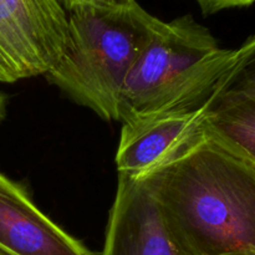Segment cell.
<instances>
[{"label": "cell", "mask_w": 255, "mask_h": 255, "mask_svg": "<svg viewBox=\"0 0 255 255\" xmlns=\"http://www.w3.org/2000/svg\"><path fill=\"white\" fill-rule=\"evenodd\" d=\"M66 12V46L45 77L105 121H120L125 81L162 20L137 1L122 7L79 5Z\"/></svg>", "instance_id": "7a4b0ae2"}, {"label": "cell", "mask_w": 255, "mask_h": 255, "mask_svg": "<svg viewBox=\"0 0 255 255\" xmlns=\"http://www.w3.org/2000/svg\"><path fill=\"white\" fill-rule=\"evenodd\" d=\"M101 255H188L142 179L120 176Z\"/></svg>", "instance_id": "8992f818"}, {"label": "cell", "mask_w": 255, "mask_h": 255, "mask_svg": "<svg viewBox=\"0 0 255 255\" xmlns=\"http://www.w3.org/2000/svg\"><path fill=\"white\" fill-rule=\"evenodd\" d=\"M206 131L255 167V99L206 106Z\"/></svg>", "instance_id": "ba28073f"}, {"label": "cell", "mask_w": 255, "mask_h": 255, "mask_svg": "<svg viewBox=\"0 0 255 255\" xmlns=\"http://www.w3.org/2000/svg\"><path fill=\"white\" fill-rule=\"evenodd\" d=\"M204 133V106L124 122L116 153L117 172L120 176L142 178L178 158Z\"/></svg>", "instance_id": "5b68a950"}, {"label": "cell", "mask_w": 255, "mask_h": 255, "mask_svg": "<svg viewBox=\"0 0 255 255\" xmlns=\"http://www.w3.org/2000/svg\"><path fill=\"white\" fill-rule=\"evenodd\" d=\"M233 56L192 15L162 21L125 81L120 121L203 107Z\"/></svg>", "instance_id": "3957f363"}, {"label": "cell", "mask_w": 255, "mask_h": 255, "mask_svg": "<svg viewBox=\"0 0 255 255\" xmlns=\"http://www.w3.org/2000/svg\"><path fill=\"white\" fill-rule=\"evenodd\" d=\"M5 116V95L0 92V121L4 119Z\"/></svg>", "instance_id": "7c38bea8"}, {"label": "cell", "mask_w": 255, "mask_h": 255, "mask_svg": "<svg viewBox=\"0 0 255 255\" xmlns=\"http://www.w3.org/2000/svg\"><path fill=\"white\" fill-rule=\"evenodd\" d=\"M0 255H96L45 216L0 172Z\"/></svg>", "instance_id": "52a82bcc"}, {"label": "cell", "mask_w": 255, "mask_h": 255, "mask_svg": "<svg viewBox=\"0 0 255 255\" xmlns=\"http://www.w3.org/2000/svg\"><path fill=\"white\" fill-rule=\"evenodd\" d=\"M242 99H255V34L234 50L232 64L218 81L206 106Z\"/></svg>", "instance_id": "9c48e42d"}, {"label": "cell", "mask_w": 255, "mask_h": 255, "mask_svg": "<svg viewBox=\"0 0 255 255\" xmlns=\"http://www.w3.org/2000/svg\"><path fill=\"white\" fill-rule=\"evenodd\" d=\"M239 255H255V254H239Z\"/></svg>", "instance_id": "4fadbf2b"}, {"label": "cell", "mask_w": 255, "mask_h": 255, "mask_svg": "<svg viewBox=\"0 0 255 255\" xmlns=\"http://www.w3.org/2000/svg\"><path fill=\"white\" fill-rule=\"evenodd\" d=\"M138 179L188 255L255 254V167L217 137Z\"/></svg>", "instance_id": "6da1fadb"}, {"label": "cell", "mask_w": 255, "mask_h": 255, "mask_svg": "<svg viewBox=\"0 0 255 255\" xmlns=\"http://www.w3.org/2000/svg\"><path fill=\"white\" fill-rule=\"evenodd\" d=\"M65 10H69L79 5H92L104 7H122L134 4L136 0H59Z\"/></svg>", "instance_id": "8fae6325"}, {"label": "cell", "mask_w": 255, "mask_h": 255, "mask_svg": "<svg viewBox=\"0 0 255 255\" xmlns=\"http://www.w3.org/2000/svg\"><path fill=\"white\" fill-rule=\"evenodd\" d=\"M67 34L59 0H0V82L46 75L64 54Z\"/></svg>", "instance_id": "277c9868"}, {"label": "cell", "mask_w": 255, "mask_h": 255, "mask_svg": "<svg viewBox=\"0 0 255 255\" xmlns=\"http://www.w3.org/2000/svg\"><path fill=\"white\" fill-rule=\"evenodd\" d=\"M197 2L204 15H212L226 9L249 6L255 0H197Z\"/></svg>", "instance_id": "30bf717a"}]
</instances>
